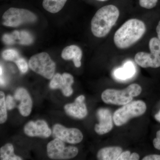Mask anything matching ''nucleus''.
Returning <instances> with one entry per match:
<instances>
[{"label": "nucleus", "instance_id": "nucleus-14", "mask_svg": "<svg viewBox=\"0 0 160 160\" xmlns=\"http://www.w3.org/2000/svg\"><path fill=\"white\" fill-rule=\"evenodd\" d=\"M134 59L138 65L142 68L160 67V55L140 52L135 56Z\"/></svg>", "mask_w": 160, "mask_h": 160}, {"label": "nucleus", "instance_id": "nucleus-2", "mask_svg": "<svg viewBox=\"0 0 160 160\" xmlns=\"http://www.w3.org/2000/svg\"><path fill=\"white\" fill-rule=\"evenodd\" d=\"M120 12L112 5L103 6L98 10L91 20V29L96 37H106L117 22Z\"/></svg>", "mask_w": 160, "mask_h": 160}, {"label": "nucleus", "instance_id": "nucleus-8", "mask_svg": "<svg viewBox=\"0 0 160 160\" xmlns=\"http://www.w3.org/2000/svg\"><path fill=\"white\" fill-rule=\"evenodd\" d=\"M53 133L56 138L70 144L81 142L83 138L79 129L66 128L60 124H56L53 126Z\"/></svg>", "mask_w": 160, "mask_h": 160}, {"label": "nucleus", "instance_id": "nucleus-32", "mask_svg": "<svg viewBox=\"0 0 160 160\" xmlns=\"http://www.w3.org/2000/svg\"><path fill=\"white\" fill-rule=\"evenodd\" d=\"M156 31L157 32L158 38L160 40V21L159 22L156 28Z\"/></svg>", "mask_w": 160, "mask_h": 160}, {"label": "nucleus", "instance_id": "nucleus-9", "mask_svg": "<svg viewBox=\"0 0 160 160\" xmlns=\"http://www.w3.org/2000/svg\"><path fill=\"white\" fill-rule=\"evenodd\" d=\"M73 82V77L71 74L64 73L61 75L58 73L53 76L49 86L52 89H61L65 96L69 97L73 92L71 86Z\"/></svg>", "mask_w": 160, "mask_h": 160}, {"label": "nucleus", "instance_id": "nucleus-18", "mask_svg": "<svg viewBox=\"0 0 160 160\" xmlns=\"http://www.w3.org/2000/svg\"><path fill=\"white\" fill-rule=\"evenodd\" d=\"M67 0H43L42 6L46 11L57 13L62 9Z\"/></svg>", "mask_w": 160, "mask_h": 160}, {"label": "nucleus", "instance_id": "nucleus-20", "mask_svg": "<svg viewBox=\"0 0 160 160\" xmlns=\"http://www.w3.org/2000/svg\"><path fill=\"white\" fill-rule=\"evenodd\" d=\"M6 100L5 94L3 92H0V123L2 124L6 122L7 118Z\"/></svg>", "mask_w": 160, "mask_h": 160}, {"label": "nucleus", "instance_id": "nucleus-23", "mask_svg": "<svg viewBox=\"0 0 160 160\" xmlns=\"http://www.w3.org/2000/svg\"><path fill=\"white\" fill-rule=\"evenodd\" d=\"M2 56L5 60L14 62L20 58L18 52L12 49H6L3 51Z\"/></svg>", "mask_w": 160, "mask_h": 160}, {"label": "nucleus", "instance_id": "nucleus-7", "mask_svg": "<svg viewBox=\"0 0 160 160\" xmlns=\"http://www.w3.org/2000/svg\"><path fill=\"white\" fill-rule=\"evenodd\" d=\"M47 149L48 156L52 159H69L76 156L78 152L77 147H66L63 141L58 138L48 143Z\"/></svg>", "mask_w": 160, "mask_h": 160}, {"label": "nucleus", "instance_id": "nucleus-26", "mask_svg": "<svg viewBox=\"0 0 160 160\" xmlns=\"http://www.w3.org/2000/svg\"><path fill=\"white\" fill-rule=\"evenodd\" d=\"M158 0H139L140 6L147 9H151L156 6Z\"/></svg>", "mask_w": 160, "mask_h": 160}, {"label": "nucleus", "instance_id": "nucleus-17", "mask_svg": "<svg viewBox=\"0 0 160 160\" xmlns=\"http://www.w3.org/2000/svg\"><path fill=\"white\" fill-rule=\"evenodd\" d=\"M122 152V149L118 146L105 147L98 152L97 158L100 160H116Z\"/></svg>", "mask_w": 160, "mask_h": 160}, {"label": "nucleus", "instance_id": "nucleus-6", "mask_svg": "<svg viewBox=\"0 0 160 160\" xmlns=\"http://www.w3.org/2000/svg\"><path fill=\"white\" fill-rule=\"evenodd\" d=\"M2 24L8 27H16L24 24L35 22L36 16L27 9L10 8L2 16Z\"/></svg>", "mask_w": 160, "mask_h": 160}, {"label": "nucleus", "instance_id": "nucleus-34", "mask_svg": "<svg viewBox=\"0 0 160 160\" xmlns=\"http://www.w3.org/2000/svg\"><path fill=\"white\" fill-rule=\"evenodd\" d=\"M98 1H102V2H104V1H107V0H98Z\"/></svg>", "mask_w": 160, "mask_h": 160}, {"label": "nucleus", "instance_id": "nucleus-27", "mask_svg": "<svg viewBox=\"0 0 160 160\" xmlns=\"http://www.w3.org/2000/svg\"><path fill=\"white\" fill-rule=\"evenodd\" d=\"M6 103L7 109L9 110L13 109L16 106V102L14 98L11 95H8L6 98Z\"/></svg>", "mask_w": 160, "mask_h": 160}, {"label": "nucleus", "instance_id": "nucleus-16", "mask_svg": "<svg viewBox=\"0 0 160 160\" xmlns=\"http://www.w3.org/2000/svg\"><path fill=\"white\" fill-rule=\"evenodd\" d=\"M82 56V50L78 46L75 45L67 46L64 48L62 53V57L63 59L73 60L75 66L77 68L81 66Z\"/></svg>", "mask_w": 160, "mask_h": 160}, {"label": "nucleus", "instance_id": "nucleus-28", "mask_svg": "<svg viewBox=\"0 0 160 160\" xmlns=\"http://www.w3.org/2000/svg\"><path fill=\"white\" fill-rule=\"evenodd\" d=\"M153 144L156 149L160 150V130L156 133V138L153 141Z\"/></svg>", "mask_w": 160, "mask_h": 160}, {"label": "nucleus", "instance_id": "nucleus-33", "mask_svg": "<svg viewBox=\"0 0 160 160\" xmlns=\"http://www.w3.org/2000/svg\"><path fill=\"white\" fill-rule=\"evenodd\" d=\"M155 118L156 120L160 122V110L158 113L155 114Z\"/></svg>", "mask_w": 160, "mask_h": 160}, {"label": "nucleus", "instance_id": "nucleus-5", "mask_svg": "<svg viewBox=\"0 0 160 160\" xmlns=\"http://www.w3.org/2000/svg\"><path fill=\"white\" fill-rule=\"evenodd\" d=\"M29 65L32 71L46 79H51L54 75L56 64L47 52L32 56L29 60Z\"/></svg>", "mask_w": 160, "mask_h": 160}, {"label": "nucleus", "instance_id": "nucleus-15", "mask_svg": "<svg viewBox=\"0 0 160 160\" xmlns=\"http://www.w3.org/2000/svg\"><path fill=\"white\" fill-rule=\"evenodd\" d=\"M136 72L135 66L132 61H128L124 64L122 67L117 68L113 71V76L116 79L124 81L130 79Z\"/></svg>", "mask_w": 160, "mask_h": 160}, {"label": "nucleus", "instance_id": "nucleus-25", "mask_svg": "<svg viewBox=\"0 0 160 160\" xmlns=\"http://www.w3.org/2000/svg\"><path fill=\"white\" fill-rule=\"evenodd\" d=\"M20 71L23 73H25L28 70V66L26 60L23 58H19L15 61Z\"/></svg>", "mask_w": 160, "mask_h": 160}, {"label": "nucleus", "instance_id": "nucleus-3", "mask_svg": "<svg viewBox=\"0 0 160 160\" xmlns=\"http://www.w3.org/2000/svg\"><path fill=\"white\" fill-rule=\"evenodd\" d=\"M142 87L137 84H132L123 90L107 89L102 94L104 102L115 105H125L130 102L133 97L139 95Z\"/></svg>", "mask_w": 160, "mask_h": 160}, {"label": "nucleus", "instance_id": "nucleus-11", "mask_svg": "<svg viewBox=\"0 0 160 160\" xmlns=\"http://www.w3.org/2000/svg\"><path fill=\"white\" fill-rule=\"evenodd\" d=\"M97 116L99 123L95 126V131L99 135L108 133L113 128V123L111 112L107 109H100L97 112Z\"/></svg>", "mask_w": 160, "mask_h": 160}, {"label": "nucleus", "instance_id": "nucleus-19", "mask_svg": "<svg viewBox=\"0 0 160 160\" xmlns=\"http://www.w3.org/2000/svg\"><path fill=\"white\" fill-rule=\"evenodd\" d=\"M0 159L1 160H21L20 157L14 153V148L12 144L8 143L1 147L0 149Z\"/></svg>", "mask_w": 160, "mask_h": 160}, {"label": "nucleus", "instance_id": "nucleus-29", "mask_svg": "<svg viewBox=\"0 0 160 160\" xmlns=\"http://www.w3.org/2000/svg\"><path fill=\"white\" fill-rule=\"evenodd\" d=\"M130 152L129 151L123 152L121 153L117 160H129Z\"/></svg>", "mask_w": 160, "mask_h": 160}, {"label": "nucleus", "instance_id": "nucleus-30", "mask_svg": "<svg viewBox=\"0 0 160 160\" xmlns=\"http://www.w3.org/2000/svg\"><path fill=\"white\" fill-rule=\"evenodd\" d=\"M143 160H160V155H149L145 157L142 159Z\"/></svg>", "mask_w": 160, "mask_h": 160}, {"label": "nucleus", "instance_id": "nucleus-31", "mask_svg": "<svg viewBox=\"0 0 160 160\" xmlns=\"http://www.w3.org/2000/svg\"><path fill=\"white\" fill-rule=\"evenodd\" d=\"M140 156L138 154L133 152L130 155L129 160H139Z\"/></svg>", "mask_w": 160, "mask_h": 160}, {"label": "nucleus", "instance_id": "nucleus-24", "mask_svg": "<svg viewBox=\"0 0 160 160\" xmlns=\"http://www.w3.org/2000/svg\"><path fill=\"white\" fill-rule=\"evenodd\" d=\"M19 43L23 45H29L33 42V38L29 32L25 31L20 32Z\"/></svg>", "mask_w": 160, "mask_h": 160}, {"label": "nucleus", "instance_id": "nucleus-22", "mask_svg": "<svg viewBox=\"0 0 160 160\" xmlns=\"http://www.w3.org/2000/svg\"><path fill=\"white\" fill-rule=\"evenodd\" d=\"M150 52L154 54L160 55V40L158 38H152L149 42Z\"/></svg>", "mask_w": 160, "mask_h": 160}, {"label": "nucleus", "instance_id": "nucleus-4", "mask_svg": "<svg viewBox=\"0 0 160 160\" xmlns=\"http://www.w3.org/2000/svg\"><path fill=\"white\" fill-rule=\"evenodd\" d=\"M146 103L141 100L133 101L124 105L116 110L113 116L116 126H120L126 124L130 119L138 117L145 113L146 110Z\"/></svg>", "mask_w": 160, "mask_h": 160}, {"label": "nucleus", "instance_id": "nucleus-13", "mask_svg": "<svg viewBox=\"0 0 160 160\" xmlns=\"http://www.w3.org/2000/svg\"><path fill=\"white\" fill-rule=\"evenodd\" d=\"M14 98L20 101L18 109L20 113L23 116H28L31 113L32 106V101L29 92L24 88H18L15 92Z\"/></svg>", "mask_w": 160, "mask_h": 160}, {"label": "nucleus", "instance_id": "nucleus-21", "mask_svg": "<svg viewBox=\"0 0 160 160\" xmlns=\"http://www.w3.org/2000/svg\"><path fill=\"white\" fill-rule=\"evenodd\" d=\"M20 32L14 31L11 34H6L3 36L2 40L5 44L11 45L16 42L17 40L19 39Z\"/></svg>", "mask_w": 160, "mask_h": 160}, {"label": "nucleus", "instance_id": "nucleus-12", "mask_svg": "<svg viewBox=\"0 0 160 160\" xmlns=\"http://www.w3.org/2000/svg\"><path fill=\"white\" fill-rule=\"evenodd\" d=\"M85 99L84 95L78 97L74 102L66 105L64 107L67 114L75 118L83 119L88 114L86 105L84 102Z\"/></svg>", "mask_w": 160, "mask_h": 160}, {"label": "nucleus", "instance_id": "nucleus-1", "mask_svg": "<svg viewBox=\"0 0 160 160\" xmlns=\"http://www.w3.org/2000/svg\"><path fill=\"white\" fill-rule=\"evenodd\" d=\"M146 31V25L142 21L137 19L128 20L116 32L115 45L120 49L129 48L142 37Z\"/></svg>", "mask_w": 160, "mask_h": 160}, {"label": "nucleus", "instance_id": "nucleus-10", "mask_svg": "<svg viewBox=\"0 0 160 160\" xmlns=\"http://www.w3.org/2000/svg\"><path fill=\"white\" fill-rule=\"evenodd\" d=\"M24 131L26 134L32 137H40L46 138L49 137L51 134V129L44 120L29 122L24 127Z\"/></svg>", "mask_w": 160, "mask_h": 160}]
</instances>
